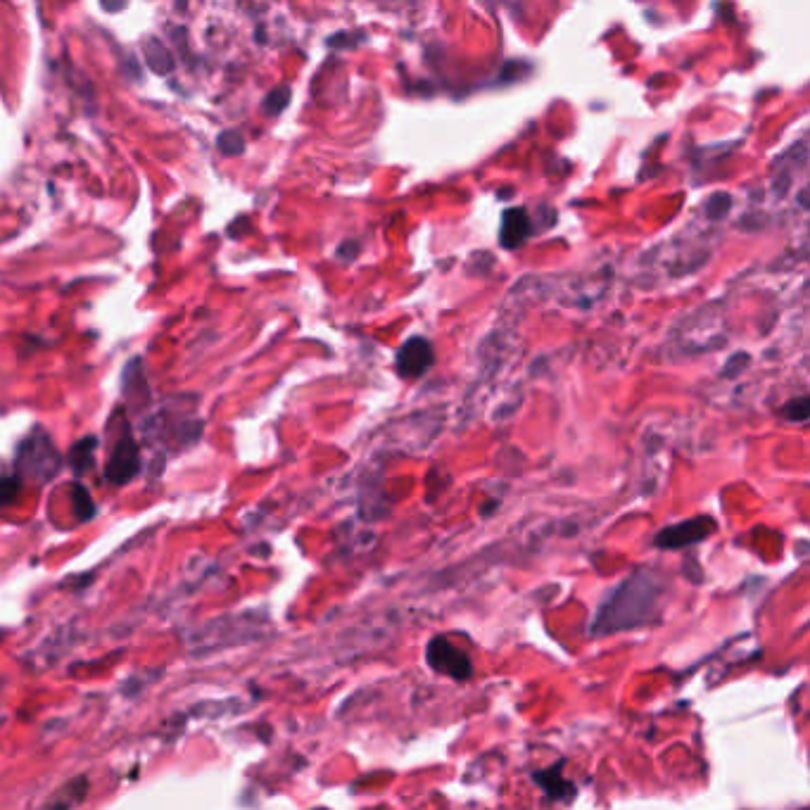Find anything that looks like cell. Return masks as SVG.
<instances>
[{
    "mask_svg": "<svg viewBox=\"0 0 810 810\" xmlns=\"http://www.w3.org/2000/svg\"><path fill=\"white\" fill-rule=\"evenodd\" d=\"M666 592V580L661 575L651 573L647 568L637 571L601 604L594 632L611 635V632L632 630L651 623L661 613V601L666 599Z\"/></svg>",
    "mask_w": 810,
    "mask_h": 810,
    "instance_id": "cell-1",
    "label": "cell"
},
{
    "mask_svg": "<svg viewBox=\"0 0 810 810\" xmlns=\"http://www.w3.org/2000/svg\"><path fill=\"white\" fill-rule=\"evenodd\" d=\"M428 666L435 670V673L449 675L454 680H468L473 673L471 658H468L464 651L454 647L452 642H447L445 637H435L433 642L428 644Z\"/></svg>",
    "mask_w": 810,
    "mask_h": 810,
    "instance_id": "cell-2",
    "label": "cell"
},
{
    "mask_svg": "<svg viewBox=\"0 0 810 810\" xmlns=\"http://www.w3.org/2000/svg\"><path fill=\"white\" fill-rule=\"evenodd\" d=\"M715 523L713 518H692V521H685L680 525H670V528L661 530L656 537V547L661 549H680L689 547V544L706 540L708 535L713 533Z\"/></svg>",
    "mask_w": 810,
    "mask_h": 810,
    "instance_id": "cell-3",
    "label": "cell"
},
{
    "mask_svg": "<svg viewBox=\"0 0 810 810\" xmlns=\"http://www.w3.org/2000/svg\"><path fill=\"white\" fill-rule=\"evenodd\" d=\"M433 364V345L426 338H411L397 350V373L402 378H419Z\"/></svg>",
    "mask_w": 810,
    "mask_h": 810,
    "instance_id": "cell-4",
    "label": "cell"
},
{
    "mask_svg": "<svg viewBox=\"0 0 810 810\" xmlns=\"http://www.w3.org/2000/svg\"><path fill=\"white\" fill-rule=\"evenodd\" d=\"M136 471H138V447L129 435H124V438L119 440L115 454H112L110 464H107V478H110L112 483L124 485L136 476Z\"/></svg>",
    "mask_w": 810,
    "mask_h": 810,
    "instance_id": "cell-5",
    "label": "cell"
},
{
    "mask_svg": "<svg viewBox=\"0 0 810 810\" xmlns=\"http://www.w3.org/2000/svg\"><path fill=\"white\" fill-rule=\"evenodd\" d=\"M535 782L544 789V794L554 801H571L575 796V787L568 780H563L559 768L535 772Z\"/></svg>",
    "mask_w": 810,
    "mask_h": 810,
    "instance_id": "cell-6",
    "label": "cell"
},
{
    "mask_svg": "<svg viewBox=\"0 0 810 810\" xmlns=\"http://www.w3.org/2000/svg\"><path fill=\"white\" fill-rule=\"evenodd\" d=\"M528 236V214L523 210H509L502 219V233H499V240H502L504 248H516L521 240Z\"/></svg>",
    "mask_w": 810,
    "mask_h": 810,
    "instance_id": "cell-7",
    "label": "cell"
},
{
    "mask_svg": "<svg viewBox=\"0 0 810 810\" xmlns=\"http://www.w3.org/2000/svg\"><path fill=\"white\" fill-rule=\"evenodd\" d=\"M288 103H290V88L288 86H278L269 93L267 103H264V110H267L269 115H278V112L286 110Z\"/></svg>",
    "mask_w": 810,
    "mask_h": 810,
    "instance_id": "cell-8",
    "label": "cell"
},
{
    "mask_svg": "<svg viewBox=\"0 0 810 810\" xmlns=\"http://www.w3.org/2000/svg\"><path fill=\"white\" fill-rule=\"evenodd\" d=\"M243 148L245 141L240 138V134H236V131H224V134L219 136V150L224 155H238L243 153Z\"/></svg>",
    "mask_w": 810,
    "mask_h": 810,
    "instance_id": "cell-9",
    "label": "cell"
},
{
    "mask_svg": "<svg viewBox=\"0 0 810 810\" xmlns=\"http://www.w3.org/2000/svg\"><path fill=\"white\" fill-rule=\"evenodd\" d=\"M784 416H787L789 421H806L808 419V400L806 397H801V400H796L794 404H789V407H784L782 411Z\"/></svg>",
    "mask_w": 810,
    "mask_h": 810,
    "instance_id": "cell-10",
    "label": "cell"
},
{
    "mask_svg": "<svg viewBox=\"0 0 810 810\" xmlns=\"http://www.w3.org/2000/svg\"><path fill=\"white\" fill-rule=\"evenodd\" d=\"M17 492V480L12 478H0V504L10 502Z\"/></svg>",
    "mask_w": 810,
    "mask_h": 810,
    "instance_id": "cell-11",
    "label": "cell"
}]
</instances>
